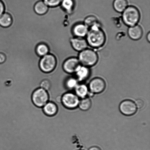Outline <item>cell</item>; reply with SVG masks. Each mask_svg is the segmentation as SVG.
Wrapping results in <instances>:
<instances>
[{"instance_id":"10","label":"cell","mask_w":150,"mask_h":150,"mask_svg":"<svg viewBox=\"0 0 150 150\" xmlns=\"http://www.w3.org/2000/svg\"><path fill=\"white\" fill-rule=\"evenodd\" d=\"M70 45L74 50L81 52L88 48V45L86 39L83 38L74 37L70 39Z\"/></svg>"},{"instance_id":"29","label":"cell","mask_w":150,"mask_h":150,"mask_svg":"<svg viewBox=\"0 0 150 150\" xmlns=\"http://www.w3.org/2000/svg\"><path fill=\"white\" fill-rule=\"evenodd\" d=\"M88 150H101V149L98 147L94 146L90 148Z\"/></svg>"},{"instance_id":"15","label":"cell","mask_w":150,"mask_h":150,"mask_svg":"<svg viewBox=\"0 0 150 150\" xmlns=\"http://www.w3.org/2000/svg\"><path fill=\"white\" fill-rule=\"evenodd\" d=\"M113 6L116 11L122 13L128 6L127 0H114Z\"/></svg>"},{"instance_id":"25","label":"cell","mask_w":150,"mask_h":150,"mask_svg":"<svg viewBox=\"0 0 150 150\" xmlns=\"http://www.w3.org/2000/svg\"><path fill=\"white\" fill-rule=\"evenodd\" d=\"M40 88H42L47 91L50 87V83L47 79H45L42 81L39 85Z\"/></svg>"},{"instance_id":"19","label":"cell","mask_w":150,"mask_h":150,"mask_svg":"<svg viewBox=\"0 0 150 150\" xmlns=\"http://www.w3.org/2000/svg\"><path fill=\"white\" fill-rule=\"evenodd\" d=\"M83 23L89 29L94 26L100 25L98 18L95 16L92 15L86 17Z\"/></svg>"},{"instance_id":"2","label":"cell","mask_w":150,"mask_h":150,"mask_svg":"<svg viewBox=\"0 0 150 150\" xmlns=\"http://www.w3.org/2000/svg\"><path fill=\"white\" fill-rule=\"evenodd\" d=\"M122 13V21L125 25L129 27L138 24L140 20V11L134 6H128Z\"/></svg>"},{"instance_id":"8","label":"cell","mask_w":150,"mask_h":150,"mask_svg":"<svg viewBox=\"0 0 150 150\" xmlns=\"http://www.w3.org/2000/svg\"><path fill=\"white\" fill-rule=\"evenodd\" d=\"M119 108L122 114L127 116L134 115L137 110L135 103L130 100H126L122 101L120 104Z\"/></svg>"},{"instance_id":"18","label":"cell","mask_w":150,"mask_h":150,"mask_svg":"<svg viewBox=\"0 0 150 150\" xmlns=\"http://www.w3.org/2000/svg\"><path fill=\"white\" fill-rule=\"evenodd\" d=\"M12 18L8 13L4 12L0 16V25L2 27L7 28L12 23Z\"/></svg>"},{"instance_id":"6","label":"cell","mask_w":150,"mask_h":150,"mask_svg":"<svg viewBox=\"0 0 150 150\" xmlns=\"http://www.w3.org/2000/svg\"><path fill=\"white\" fill-rule=\"evenodd\" d=\"M79 97L72 92L66 93L63 95L62 101L64 106L69 109L74 110L79 106Z\"/></svg>"},{"instance_id":"22","label":"cell","mask_w":150,"mask_h":150,"mask_svg":"<svg viewBox=\"0 0 150 150\" xmlns=\"http://www.w3.org/2000/svg\"><path fill=\"white\" fill-rule=\"evenodd\" d=\"M92 105V101L89 98H85L79 101L78 106L82 111H86L90 109Z\"/></svg>"},{"instance_id":"21","label":"cell","mask_w":150,"mask_h":150,"mask_svg":"<svg viewBox=\"0 0 150 150\" xmlns=\"http://www.w3.org/2000/svg\"><path fill=\"white\" fill-rule=\"evenodd\" d=\"M36 51L38 55L42 57L49 54V48L46 44L40 43L37 46Z\"/></svg>"},{"instance_id":"24","label":"cell","mask_w":150,"mask_h":150,"mask_svg":"<svg viewBox=\"0 0 150 150\" xmlns=\"http://www.w3.org/2000/svg\"><path fill=\"white\" fill-rule=\"evenodd\" d=\"M49 7H54L61 5L62 0H43Z\"/></svg>"},{"instance_id":"12","label":"cell","mask_w":150,"mask_h":150,"mask_svg":"<svg viewBox=\"0 0 150 150\" xmlns=\"http://www.w3.org/2000/svg\"><path fill=\"white\" fill-rule=\"evenodd\" d=\"M127 33L131 39L133 40H138L143 36V30L140 25L137 24L129 27Z\"/></svg>"},{"instance_id":"27","label":"cell","mask_w":150,"mask_h":150,"mask_svg":"<svg viewBox=\"0 0 150 150\" xmlns=\"http://www.w3.org/2000/svg\"><path fill=\"white\" fill-rule=\"evenodd\" d=\"M4 10L5 8L4 3L1 0H0V16L4 13Z\"/></svg>"},{"instance_id":"30","label":"cell","mask_w":150,"mask_h":150,"mask_svg":"<svg viewBox=\"0 0 150 150\" xmlns=\"http://www.w3.org/2000/svg\"><path fill=\"white\" fill-rule=\"evenodd\" d=\"M146 38H147V41H148V42H150V32H149V33H148V34L147 35Z\"/></svg>"},{"instance_id":"4","label":"cell","mask_w":150,"mask_h":150,"mask_svg":"<svg viewBox=\"0 0 150 150\" xmlns=\"http://www.w3.org/2000/svg\"><path fill=\"white\" fill-rule=\"evenodd\" d=\"M56 64V59L54 55L50 54L42 57L39 62L40 68L45 73H50L52 71Z\"/></svg>"},{"instance_id":"3","label":"cell","mask_w":150,"mask_h":150,"mask_svg":"<svg viewBox=\"0 0 150 150\" xmlns=\"http://www.w3.org/2000/svg\"><path fill=\"white\" fill-rule=\"evenodd\" d=\"M78 59L82 65L89 68L97 64L98 57L95 51L87 48L79 53Z\"/></svg>"},{"instance_id":"16","label":"cell","mask_w":150,"mask_h":150,"mask_svg":"<svg viewBox=\"0 0 150 150\" xmlns=\"http://www.w3.org/2000/svg\"><path fill=\"white\" fill-rule=\"evenodd\" d=\"M42 108H43L44 112L48 115H54L57 112V105L55 103L52 102L48 101L42 107Z\"/></svg>"},{"instance_id":"9","label":"cell","mask_w":150,"mask_h":150,"mask_svg":"<svg viewBox=\"0 0 150 150\" xmlns=\"http://www.w3.org/2000/svg\"><path fill=\"white\" fill-rule=\"evenodd\" d=\"M106 86L105 82L103 79L96 77L90 82L88 89L93 93L99 94L103 92Z\"/></svg>"},{"instance_id":"11","label":"cell","mask_w":150,"mask_h":150,"mask_svg":"<svg viewBox=\"0 0 150 150\" xmlns=\"http://www.w3.org/2000/svg\"><path fill=\"white\" fill-rule=\"evenodd\" d=\"M89 28L83 23H77L71 29V33L75 37L84 38L86 37Z\"/></svg>"},{"instance_id":"28","label":"cell","mask_w":150,"mask_h":150,"mask_svg":"<svg viewBox=\"0 0 150 150\" xmlns=\"http://www.w3.org/2000/svg\"><path fill=\"white\" fill-rule=\"evenodd\" d=\"M6 59L5 55L2 53H0V64L4 63L6 61Z\"/></svg>"},{"instance_id":"26","label":"cell","mask_w":150,"mask_h":150,"mask_svg":"<svg viewBox=\"0 0 150 150\" xmlns=\"http://www.w3.org/2000/svg\"><path fill=\"white\" fill-rule=\"evenodd\" d=\"M135 104L137 108L141 109L144 106V102L142 99H138L135 101Z\"/></svg>"},{"instance_id":"17","label":"cell","mask_w":150,"mask_h":150,"mask_svg":"<svg viewBox=\"0 0 150 150\" xmlns=\"http://www.w3.org/2000/svg\"><path fill=\"white\" fill-rule=\"evenodd\" d=\"M76 94L79 97L83 98L89 94V89L85 84L78 85L75 88Z\"/></svg>"},{"instance_id":"7","label":"cell","mask_w":150,"mask_h":150,"mask_svg":"<svg viewBox=\"0 0 150 150\" xmlns=\"http://www.w3.org/2000/svg\"><path fill=\"white\" fill-rule=\"evenodd\" d=\"M81 65L78 58L71 57L67 59L63 64V68L67 74H75L76 70Z\"/></svg>"},{"instance_id":"13","label":"cell","mask_w":150,"mask_h":150,"mask_svg":"<svg viewBox=\"0 0 150 150\" xmlns=\"http://www.w3.org/2000/svg\"><path fill=\"white\" fill-rule=\"evenodd\" d=\"M75 74L78 80L83 81L89 78L90 74V70L89 67L81 65L76 70Z\"/></svg>"},{"instance_id":"14","label":"cell","mask_w":150,"mask_h":150,"mask_svg":"<svg viewBox=\"0 0 150 150\" xmlns=\"http://www.w3.org/2000/svg\"><path fill=\"white\" fill-rule=\"evenodd\" d=\"M49 7L42 0L35 3L34 6V10L37 14L42 15L47 12Z\"/></svg>"},{"instance_id":"20","label":"cell","mask_w":150,"mask_h":150,"mask_svg":"<svg viewBox=\"0 0 150 150\" xmlns=\"http://www.w3.org/2000/svg\"><path fill=\"white\" fill-rule=\"evenodd\" d=\"M74 0H62L60 6L66 12L71 13L74 9Z\"/></svg>"},{"instance_id":"23","label":"cell","mask_w":150,"mask_h":150,"mask_svg":"<svg viewBox=\"0 0 150 150\" xmlns=\"http://www.w3.org/2000/svg\"><path fill=\"white\" fill-rule=\"evenodd\" d=\"M78 85L77 79L71 76H70L67 79L66 82V86L69 91L71 92V90L75 89Z\"/></svg>"},{"instance_id":"5","label":"cell","mask_w":150,"mask_h":150,"mask_svg":"<svg viewBox=\"0 0 150 150\" xmlns=\"http://www.w3.org/2000/svg\"><path fill=\"white\" fill-rule=\"evenodd\" d=\"M32 100L36 106L42 107L48 102L49 96L46 91L42 88H39L33 92Z\"/></svg>"},{"instance_id":"1","label":"cell","mask_w":150,"mask_h":150,"mask_svg":"<svg viewBox=\"0 0 150 150\" xmlns=\"http://www.w3.org/2000/svg\"><path fill=\"white\" fill-rule=\"evenodd\" d=\"M88 45L98 49L102 47L105 43L106 37L101 25L93 26L89 29L86 36Z\"/></svg>"}]
</instances>
